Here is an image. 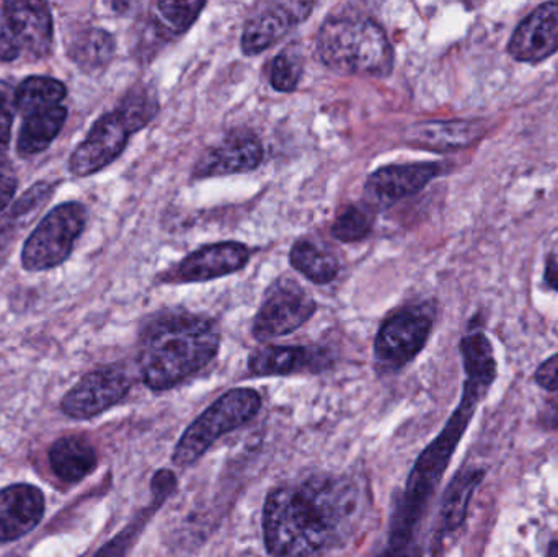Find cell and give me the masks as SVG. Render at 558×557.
<instances>
[{"mask_svg": "<svg viewBox=\"0 0 558 557\" xmlns=\"http://www.w3.org/2000/svg\"><path fill=\"white\" fill-rule=\"evenodd\" d=\"M484 481V471L478 468H464L449 484L441 507V533L458 532L468 519L469 504L478 484Z\"/></svg>", "mask_w": 558, "mask_h": 557, "instance_id": "24", "label": "cell"}, {"mask_svg": "<svg viewBox=\"0 0 558 557\" xmlns=\"http://www.w3.org/2000/svg\"><path fill=\"white\" fill-rule=\"evenodd\" d=\"M373 557H423V549L420 543H409V545H400V543H386L379 553Z\"/></svg>", "mask_w": 558, "mask_h": 557, "instance_id": "37", "label": "cell"}, {"mask_svg": "<svg viewBox=\"0 0 558 557\" xmlns=\"http://www.w3.org/2000/svg\"><path fill=\"white\" fill-rule=\"evenodd\" d=\"M49 464L59 480L78 483L97 468V451L85 438L62 437L49 448Z\"/></svg>", "mask_w": 558, "mask_h": 557, "instance_id": "23", "label": "cell"}, {"mask_svg": "<svg viewBox=\"0 0 558 557\" xmlns=\"http://www.w3.org/2000/svg\"><path fill=\"white\" fill-rule=\"evenodd\" d=\"M484 131L478 120L418 121L405 131V141L433 153H454L477 143Z\"/></svg>", "mask_w": 558, "mask_h": 557, "instance_id": "19", "label": "cell"}, {"mask_svg": "<svg viewBox=\"0 0 558 557\" xmlns=\"http://www.w3.org/2000/svg\"><path fill=\"white\" fill-rule=\"evenodd\" d=\"M438 162L393 164L380 167L367 177L364 202L373 209H387L407 196L422 192L436 177L441 175Z\"/></svg>", "mask_w": 558, "mask_h": 557, "instance_id": "12", "label": "cell"}, {"mask_svg": "<svg viewBox=\"0 0 558 557\" xmlns=\"http://www.w3.org/2000/svg\"><path fill=\"white\" fill-rule=\"evenodd\" d=\"M302 71H304V68H302L301 58L298 55H292V52L282 51L271 62V87L275 90L282 92V94L295 90L299 81H301Z\"/></svg>", "mask_w": 558, "mask_h": 557, "instance_id": "32", "label": "cell"}, {"mask_svg": "<svg viewBox=\"0 0 558 557\" xmlns=\"http://www.w3.org/2000/svg\"><path fill=\"white\" fill-rule=\"evenodd\" d=\"M68 118V108L64 105L56 107L36 108L23 114L20 128L16 150L22 157H32L48 149L49 144L58 137Z\"/></svg>", "mask_w": 558, "mask_h": 557, "instance_id": "21", "label": "cell"}, {"mask_svg": "<svg viewBox=\"0 0 558 557\" xmlns=\"http://www.w3.org/2000/svg\"><path fill=\"white\" fill-rule=\"evenodd\" d=\"M117 51L113 35L107 29L85 28L71 39L68 56L84 72H97L107 68Z\"/></svg>", "mask_w": 558, "mask_h": 557, "instance_id": "25", "label": "cell"}, {"mask_svg": "<svg viewBox=\"0 0 558 557\" xmlns=\"http://www.w3.org/2000/svg\"><path fill=\"white\" fill-rule=\"evenodd\" d=\"M314 298L291 280H279L265 294L255 316L252 334L258 342L278 339L294 332L314 316Z\"/></svg>", "mask_w": 558, "mask_h": 557, "instance_id": "8", "label": "cell"}, {"mask_svg": "<svg viewBox=\"0 0 558 557\" xmlns=\"http://www.w3.org/2000/svg\"><path fill=\"white\" fill-rule=\"evenodd\" d=\"M120 108L137 131L146 128L159 113V97L150 85L137 84L121 98Z\"/></svg>", "mask_w": 558, "mask_h": 557, "instance_id": "30", "label": "cell"}, {"mask_svg": "<svg viewBox=\"0 0 558 557\" xmlns=\"http://www.w3.org/2000/svg\"><path fill=\"white\" fill-rule=\"evenodd\" d=\"M462 360H464L465 379L494 385L497 378V360L494 347L484 332L471 334L461 342Z\"/></svg>", "mask_w": 558, "mask_h": 557, "instance_id": "27", "label": "cell"}, {"mask_svg": "<svg viewBox=\"0 0 558 557\" xmlns=\"http://www.w3.org/2000/svg\"><path fill=\"white\" fill-rule=\"evenodd\" d=\"M547 557H558V542H554L553 545H550Z\"/></svg>", "mask_w": 558, "mask_h": 557, "instance_id": "39", "label": "cell"}, {"mask_svg": "<svg viewBox=\"0 0 558 557\" xmlns=\"http://www.w3.org/2000/svg\"><path fill=\"white\" fill-rule=\"evenodd\" d=\"M20 52H22V49H20L15 36H13L12 28H10L3 3H0V61H15Z\"/></svg>", "mask_w": 558, "mask_h": 557, "instance_id": "35", "label": "cell"}, {"mask_svg": "<svg viewBox=\"0 0 558 557\" xmlns=\"http://www.w3.org/2000/svg\"><path fill=\"white\" fill-rule=\"evenodd\" d=\"M373 229V216L371 209L360 208V206H350L344 209L331 226V235L337 241L351 242L363 241L369 235Z\"/></svg>", "mask_w": 558, "mask_h": 557, "instance_id": "31", "label": "cell"}, {"mask_svg": "<svg viewBox=\"0 0 558 557\" xmlns=\"http://www.w3.org/2000/svg\"><path fill=\"white\" fill-rule=\"evenodd\" d=\"M264 160V146L251 131H232L218 146L209 147L198 162L193 177L234 175V173L252 172Z\"/></svg>", "mask_w": 558, "mask_h": 557, "instance_id": "14", "label": "cell"}, {"mask_svg": "<svg viewBox=\"0 0 558 557\" xmlns=\"http://www.w3.org/2000/svg\"><path fill=\"white\" fill-rule=\"evenodd\" d=\"M87 222V211L77 202L62 203L48 213L23 245L22 265L28 271H45L68 261Z\"/></svg>", "mask_w": 558, "mask_h": 557, "instance_id": "7", "label": "cell"}, {"mask_svg": "<svg viewBox=\"0 0 558 557\" xmlns=\"http://www.w3.org/2000/svg\"><path fill=\"white\" fill-rule=\"evenodd\" d=\"M508 55L514 61H546L558 51V2H546L534 9L514 29Z\"/></svg>", "mask_w": 558, "mask_h": 557, "instance_id": "15", "label": "cell"}, {"mask_svg": "<svg viewBox=\"0 0 558 557\" xmlns=\"http://www.w3.org/2000/svg\"><path fill=\"white\" fill-rule=\"evenodd\" d=\"M330 355L318 347L267 346L248 356V372L255 376H289L318 373L330 366Z\"/></svg>", "mask_w": 558, "mask_h": 557, "instance_id": "17", "label": "cell"}, {"mask_svg": "<svg viewBox=\"0 0 558 557\" xmlns=\"http://www.w3.org/2000/svg\"><path fill=\"white\" fill-rule=\"evenodd\" d=\"M490 386L465 379L461 402L441 434L428 445L415 461L412 473L407 480L402 493L397 496L390 516L389 542L410 543L416 542L420 523L428 509L429 500L435 494L436 487L441 483L456 448L461 444L465 431L477 411L482 399L487 395Z\"/></svg>", "mask_w": 558, "mask_h": 557, "instance_id": "3", "label": "cell"}, {"mask_svg": "<svg viewBox=\"0 0 558 557\" xmlns=\"http://www.w3.org/2000/svg\"><path fill=\"white\" fill-rule=\"evenodd\" d=\"M264 401L252 388H235L216 399L183 432L172 455L179 468L192 467L225 435L257 417Z\"/></svg>", "mask_w": 558, "mask_h": 557, "instance_id": "5", "label": "cell"}, {"mask_svg": "<svg viewBox=\"0 0 558 557\" xmlns=\"http://www.w3.org/2000/svg\"><path fill=\"white\" fill-rule=\"evenodd\" d=\"M45 516V496L32 484H13L0 491V542L28 535Z\"/></svg>", "mask_w": 558, "mask_h": 557, "instance_id": "18", "label": "cell"}, {"mask_svg": "<svg viewBox=\"0 0 558 557\" xmlns=\"http://www.w3.org/2000/svg\"><path fill=\"white\" fill-rule=\"evenodd\" d=\"M130 389L131 379L124 370L105 366L87 373L62 398L61 409L69 417L87 421L120 404Z\"/></svg>", "mask_w": 558, "mask_h": 557, "instance_id": "10", "label": "cell"}, {"mask_svg": "<svg viewBox=\"0 0 558 557\" xmlns=\"http://www.w3.org/2000/svg\"><path fill=\"white\" fill-rule=\"evenodd\" d=\"M65 85L58 78L33 75L25 78L15 90L16 110L23 114L36 108L56 107L64 100Z\"/></svg>", "mask_w": 558, "mask_h": 557, "instance_id": "28", "label": "cell"}, {"mask_svg": "<svg viewBox=\"0 0 558 557\" xmlns=\"http://www.w3.org/2000/svg\"><path fill=\"white\" fill-rule=\"evenodd\" d=\"M15 111V88L9 82L0 81V150H5L9 146Z\"/></svg>", "mask_w": 558, "mask_h": 557, "instance_id": "33", "label": "cell"}, {"mask_svg": "<svg viewBox=\"0 0 558 557\" xmlns=\"http://www.w3.org/2000/svg\"><path fill=\"white\" fill-rule=\"evenodd\" d=\"M544 281H546L553 290L558 291V244L549 252V255H547Z\"/></svg>", "mask_w": 558, "mask_h": 557, "instance_id": "38", "label": "cell"}, {"mask_svg": "<svg viewBox=\"0 0 558 557\" xmlns=\"http://www.w3.org/2000/svg\"><path fill=\"white\" fill-rule=\"evenodd\" d=\"M177 487V476L170 470H159L154 474L150 481V493H153V500L149 506L123 530L118 533L113 540L107 543L100 552L94 557H126L128 549L133 545L136 536L143 532L146 523L153 519L154 513L163 506L167 499L172 496Z\"/></svg>", "mask_w": 558, "mask_h": 557, "instance_id": "22", "label": "cell"}, {"mask_svg": "<svg viewBox=\"0 0 558 557\" xmlns=\"http://www.w3.org/2000/svg\"><path fill=\"white\" fill-rule=\"evenodd\" d=\"M317 52L328 69L341 75L387 77L396 61L383 26L360 13L325 20L317 35Z\"/></svg>", "mask_w": 558, "mask_h": 557, "instance_id": "4", "label": "cell"}, {"mask_svg": "<svg viewBox=\"0 0 558 557\" xmlns=\"http://www.w3.org/2000/svg\"><path fill=\"white\" fill-rule=\"evenodd\" d=\"M367 487L344 474L279 484L264 506L265 548L274 557H315L347 545L366 519Z\"/></svg>", "mask_w": 558, "mask_h": 557, "instance_id": "1", "label": "cell"}, {"mask_svg": "<svg viewBox=\"0 0 558 557\" xmlns=\"http://www.w3.org/2000/svg\"><path fill=\"white\" fill-rule=\"evenodd\" d=\"M433 323L435 311L429 304H415L390 314L374 340L377 372L384 375L400 372L415 360L432 336Z\"/></svg>", "mask_w": 558, "mask_h": 557, "instance_id": "6", "label": "cell"}, {"mask_svg": "<svg viewBox=\"0 0 558 557\" xmlns=\"http://www.w3.org/2000/svg\"><path fill=\"white\" fill-rule=\"evenodd\" d=\"M251 249L241 242L205 245L169 268L160 281L166 284L205 283L228 277L242 270L251 261Z\"/></svg>", "mask_w": 558, "mask_h": 557, "instance_id": "11", "label": "cell"}, {"mask_svg": "<svg viewBox=\"0 0 558 557\" xmlns=\"http://www.w3.org/2000/svg\"><path fill=\"white\" fill-rule=\"evenodd\" d=\"M16 185H19V179H16L13 164L7 157L5 150H0V213L5 211L7 206L12 202Z\"/></svg>", "mask_w": 558, "mask_h": 557, "instance_id": "34", "label": "cell"}, {"mask_svg": "<svg viewBox=\"0 0 558 557\" xmlns=\"http://www.w3.org/2000/svg\"><path fill=\"white\" fill-rule=\"evenodd\" d=\"M221 332L209 317L170 313L144 329L140 372L153 391H169L202 372L218 355Z\"/></svg>", "mask_w": 558, "mask_h": 557, "instance_id": "2", "label": "cell"}, {"mask_svg": "<svg viewBox=\"0 0 558 557\" xmlns=\"http://www.w3.org/2000/svg\"><path fill=\"white\" fill-rule=\"evenodd\" d=\"M205 2H159L156 3V28L162 36H180L192 28L199 19Z\"/></svg>", "mask_w": 558, "mask_h": 557, "instance_id": "29", "label": "cell"}, {"mask_svg": "<svg viewBox=\"0 0 558 557\" xmlns=\"http://www.w3.org/2000/svg\"><path fill=\"white\" fill-rule=\"evenodd\" d=\"M7 20L20 49L33 58H45L54 41L51 9L38 0H9L3 3Z\"/></svg>", "mask_w": 558, "mask_h": 557, "instance_id": "16", "label": "cell"}, {"mask_svg": "<svg viewBox=\"0 0 558 557\" xmlns=\"http://www.w3.org/2000/svg\"><path fill=\"white\" fill-rule=\"evenodd\" d=\"M312 2H268L252 13L242 33V49L245 55H260L277 45L282 36L311 16Z\"/></svg>", "mask_w": 558, "mask_h": 557, "instance_id": "13", "label": "cell"}, {"mask_svg": "<svg viewBox=\"0 0 558 557\" xmlns=\"http://www.w3.org/2000/svg\"><path fill=\"white\" fill-rule=\"evenodd\" d=\"M536 382L541 388L550 392H558V353L539 366L536 373Z\"/></svg>", "mask_w": 558, "mask_h": 557, "instance_id": "36", "label": "cell"}, {"mask_svg": "<svg viewBox=\"0 0 558 557\" xmlns=\"http://www.w3.org/2000/svg\"><path fill=\"white\" fill-rule=\"evenodd\" d=\"M137 133L126 114L114 108L95 121L87 137L72 153L69 169L74 175L88 177L113 164L126 149L128 141Z\"/></svg>", "mask_w": 558, "mask_h": 557, "instance_id": "9", "label": "cell"}, {"mask_svg": "<svg viewBox=\"0 0 558 557\" xmlns=\"http://www.w3.org/2000/svg\"><path fill=\"white\" fill-rule=\"evenodd\" d=\"M52 192L54 186L49 183H35L13 203L5 215L0 216V267L9 258L23 229L28 228L32 219L41 211L43 206L51 198Z\"/></svg>", "mask_w": 558, "mask_h": 557, "instance_id": "20", "label": "cell"}, {"mask_svg": "<svg viewBox=\"0 0 558 557\" xmlns=\"http://www.w3.org/2000/svg\"><path fill=\"white\" fill-rule=\"evenodd\" d=\"M292 268L314 284H327L340 270L337 257L307 239H299L289 252Z\"/></svg>", "mask_w": 558, "mask_h": 557, "instance_id": "26", "label": "cell"}]
</instances>
